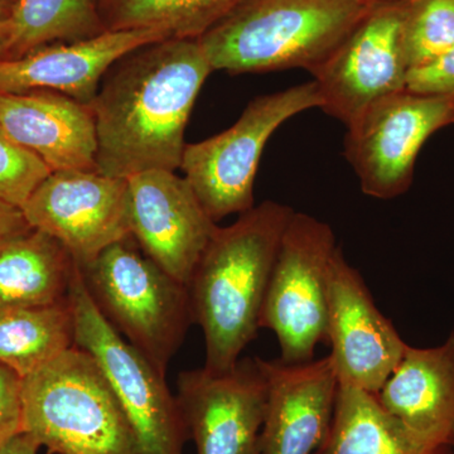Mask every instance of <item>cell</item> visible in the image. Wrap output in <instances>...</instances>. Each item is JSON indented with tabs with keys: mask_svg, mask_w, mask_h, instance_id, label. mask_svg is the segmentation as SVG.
<instances>
[{
	"mask_svg": "<svg viewBox=\"0 0 454 454\" xmlns=\"http://www.w3.org/2000/svg\"><path fill=\"white\" fill-rule=\"evenodd\" d=\"M211 73L199 40L190 38L155 42L119 59L91 104L98 172L128 179L181 168L188 119Z\"/></svg>",
	"mask_w": 454,
	"mask_h": 454,
	"instance_id": "cell-1",
	"label": "cell"
},
{
	"mask_svg": "<svg viewBox=\"0 0 454 454\" xmlns=\"http://www.w3.org/2000/svg\"><path fill=\"white\" fill-rule=\"evenodd\" d=\"M294 210L265 201L217 227L193 271V322L206 342L205 369L223 372L256 337L260 313L284 231Z\"/></svg>",
	"mask_w": 454,
	"mask_h": 454,
	"instance_id": "cell-2",
	"label": "cell"
},
{
	"mask_svg": "<svg viewBox=\"0 0 454 454\" xmlns=\"http://www.w3.org/2000/svg\"><path fill=\"white\" fill-rule=\"evenodd\" d=\"M372 8L356 0H244L199 42L214 71L310 74Z\"/></svg>",
	"mask_w": 454,
	"mask_h": 454,
	"instance_id": "cell-3",
	"label": "cell"
},
{
	"mask_svg": "<svg viewBox=\"0 0 454 454\" xmlns=\"http://www.w3.org/2000/svg\"><path fill=\"white\" fill-rule=\"evenodd\" d=\"M22 419L51 454H138L106 373L76 346L22 379Z\"/></svg>",
	"mask_w": 454,
	"mask_h": 454,
	"instance_id": "cell-4",
	"label": "cell"
},
{
	"mask_svg": "<svg viewBox=\"0 0 454 454\" xmlns=\"http://www.w3.org/2000/svg\"><path fill=\"white\" fill-rule=\"evenodd\" d=\"M80 270L106 321L166 376L193 322L188 286L140 252L133 236Z\"/></svg>",
	"mask_w": 454,
	"mask_h": 454,
	"instance_id": "cell-5",
	"label": "cell"
},
{
	"mask_svg": "<svg viewBox=\"0 0 454 454\" xmlns=\"http://www.w3.org/2000/svg\"><path fill=\"white\" fill-rule=\"evenodd\" d=\"M319 106L315 82L262 95L229 129L184 146L179 169L215 223L254 207V184L269 139L293 116Z\"/></svg>",
	"mask_w": 454,
	"mask_h": 454,
	"instance_id": "cell-6",
	"label": "cell"
},
{
	"mask_svg": "<svg viewBox=\"0 0 454 454\" xmlns=\"http://www.w3.org/2000/svg\"><path fill=\"white\" fill-rule=\"evenodd\" d=\"M68 300L74 319V346L98 361L121 403L138 454H184L190 438L177 397L164 375L128 342L98 310L80 268Z\"/></svg>",
	"mask_w": 454,
	"mask_h": 454,
	"instance_id": "cell-7",
	"label": "cell"
},
{
	"mask_svg": "<svg viewBox=\"0 0 454 454\" xmlns=\"http://www.w3.org/2000/svg\"><path fill=\"white\" fill-rule=\"evenodd\" d=\"M336 245L328 223L303 212L284 231L260 313V328L276 333L280 360L309 363L327 340L328 291Z\"/></svg>",
	"mask_w": 454,
	"mask_h": 454,
	"instance_id": "cell-8",
	"label": "cell"
},
{
	"mask_svg": "<svg viewBox=\"0 0 454 454\" xmlns=\"http://www.w3.org/2000/svg\"><path fill=\"white\" fill-rule=\"evenodd\" d=\"M454 124V97L395 92L376 101L348 125L345 157L361 191L378 200L403 195L413 184L427 140Z\"/></svg>",
	"mask_w": 454,
	"mask_h": 454,
	"instance_id": "cell-9",
	"label": "cell"
},
{
	"mask_svg": "<svg viewBox=\"0 0 454 454\" xmlns=\"http://www.w3.org/2000/svg\"><path fill=\"white\" fill-rule=\"evenodd\" d=\"M404 2L375 5L336 50L310 73L322 112L348 127L367 107L406 89L403 51Z\"/></svg>",
	"mask_w": 454,
	"mask_h": 454,
	"instance_id": "cell-10",
	"label": "cell"
},
{
	"mask_svg": "<svg viewBox=\"0 0 454 454\" xmlns=\"http://www.w3.org/2000/svg\"><path fill=\"white\" fill-rule=\"evenodd\" d=\"M20 210L29 226L64 245L79 268L131 236L128 179L98 170L51 172Z\"/></svg>",
	"mask_w": 454,
	"mask_h": 454,
	"instance_id": "cell-11",
	"label": "cell"
},
{
	"mask_svg": "<svg viewBox=\"0 0 454 454\" xmlns=\"http://www.w3.org/2000/svg\"><path fill=\"white\" fill-rule=\"evenodd\" d=\"M267 393L258 357L223 372H179L176 397L197 454H260Z\"/></svg>",
	"mask_w": 454,
	"mask_h": 454,
	"instance_id": "cell-12",
	"label": "cell"
},
{
	"mask_svg": "<svg viewBox=\"0 0 454 454\" xmlns=\"http://www.w3.org/2000/svg\"><path fill=\"white\" fill-rule=\"evenodd\" d=\"M130 234L140 250L188 286L217 223L184 177L164 169L128 178Z\"/></svg>",
	"mask_w": 454,
	"mask_h": 454,
	"instance_id": "cell-13",
	"label": "cell"
},
{
	"mask_svg": "<svg viewBox=\"0 0 454 454\" xmlns=\"http://www.w3.org/2000/svg\"><path fill=\"white\" fill-rule=\"evenodd\" d=\"M327 345L339 385L378 394L404 355L406 343L373 301L340 249L328 291Z\"/></svg>",
	"mask_w": 454,
	"mask_h": 454,
	"instance_id": "cell-14",
	"label": "cell"
},
{
	"mask_svg": "<svg viewBox=\"0 0 454 454\" xmlns=\"http://www.w3.org/2000/svg\"><path fill=\"white\" fill-rule=\"evenodd\" d=\"M267 406L260 454H317L333 426L339 380L330 355L301 364L262 360Z\"/></svg>",
	"mask_w": 454,
	"mask_h": 454,
	"instance_id": "cell-15",
	"label": "cell"
},
{
	"mask_svg": "<svg viewBox=\"0 0 454 454\" xmlns=\"http://www.w3.org/2000/svg\"><path fill=\"white\" fill-rule=\"evenodd\" d=\"M168 38L154 29H127L47 44L20 59L0 62V94L52 90L91 106L107 71L119 59Z\"/></svg>",
	"mask_w": 454,
	"mask_h": 454,
	"instance_id": "cell-16",
	"label": "cell"
},
{
	"mask_svg": "<svg viewBox=\"0 0 454 454\" xmlns=\"http://www.w3.org/2000/svg\"><path fill=\"white\" fill-rule=\"evenodd\" d=\"M0 122L51 172L98 170L97 119L90 106L52 90L0 94Z\"/></svg>",
	"mask_w": 454,
	"mask_h": 454,
	"instance_id": "cell-17",
	"label": "cell"
},
{
	"mask_svg": "<svg viewBox=\"0 0 454 454\" xmlns=\"http://www.w3.org/2000/svg\"><path fill=\"white\" fill-rule=\"evenodd\" d=\"M381 408L418 441L450 446L454 427V333L433 348L406 346L402 360L375 394Z\"/></svg>",
	"mask_w": 454,
	"mask_h": 454,
	"instance_id": "cell-18",
	"label": "cell"
},
{
	"mask_svg": "<svg viewBox=\"0 0 454 454\" xmlns=\"http://www.w3.org/2000/svg\"><path fill=\"white\" fill-rule=\"evenodd\" d=\"M77 269L64 245L41 230L5 238L0 241V309L66 300Z\"/></svg>",
	"mask_w": 454,
	"mask_h": 454,
	"instance_id": "cell-19",
	"label": "cell"
},
{
	"mask_svg": "<svg viewBox=\"0 0 454 454\" xmlns=\"http://www.w3.org/2000/svg\"><path fill=\"white\" fill-rule=\"evenodd\" d=\"M317 454H453L452 447L418 441L373 394L339 385L333 426Z\"/></svg>",
	"mask_w": 454,
	"mask_h": 454,
	"instance_id": "cell-20",
	"label": "cell"
},
{
	"mask_svg": "<svg viewBox=\"0 0 454 454\" xmlns=\"http://www.w3.org/2000/svg\"><path fill=\"white\" fill-rule=\"evenodd\" d=\"M74 346L68 300L40 307L0 309V365L26 378Z\"/></svg>",
	"mask_w": 454,
	"mask_h": 454,
	"instance_id": "cell-21",
	"label": "cell"
},
{
	"mask_svg": "<svg viewBox=\"0 0 454 454\" xmlns=\"http://www.w3.org/2000/svg\"><path fill=\"white\" fill-rule=\"evenodd\" d=\"M244 0H98L106 31L154 29L199 40Z\"/></svg>",
	"mask_w": 454,
	"mask_h": 454,
	"instance_id": "cell-22",
	"label": "cell"
},
{
	"mask_svg": "<svg viewBox=\"0 0 454 454\" xmlns=\"http://www.w3.org/2000/svg\"><path fill=\"white\" fill-rule=\"evenodd\" d=\"M11 23L8 59L47 44L86 40L106 31L98 0H18Z\"/></svg>",
	"mask_w": 454,
	"mask_h": 454,
	"instance_id": "cell-23",
	"label": "cell"
},
{
	"mask_svg": "<svg viewBox=\"0 0 454 454\" xmlns=\"http://www.w3.org/2000/svg\"><path fill=\"white\" fill-rule=\"evenodd\" d=\"M403 51L409 71L454 46V0H405Z\"/></svg>",
	"mask_w": 454,
	"mask_h": 454,
	"instance_id": "cell-24",
	"label": "cell"
},
{
	"mask_svg": "<svg viewBox=\"0 0 454 454\" xmlns=\"http://www.w3.org/2000/svg\"><path fill=\"white\" fill-rule=\"evenodd\" d=\"M51 169L9 137L0 122V200L22 207Z\"/></svg>",
	"mask_w": 454,
	"mask_h": 454,
	"instance_id": "cell-25",
	"label": "cell"
},
{
	"mask_svg": "<svg viewBox=\"0 0 454 454\" xmlns=\"http://www.w3.org/2000/svg\"><path fill=\"white\" fill-rule=\"evenodd\" d=\"M406 89L418 94L454 97V46L429 64L409 71Z\"/></svg>",
	"mask_w": 454,
	"mask_h": 454,
	"instance_id": "cell-26",
	"label": "cell"
},
{
	"mask_svg": "<svg viewBox=\"0 0 454 454\" xmlns=\"http://www.w3.org/2000/svg\"><path fill=\"white\" fill-rule=\"evenodd\" d=\"M23 433L22 378L0 365V447Z\"/></svg>",
	"mask_w": 454,
	"mask_h": 454,
	"instance_id": "cell-27",
	"label": "cell"
},
{
	"mask_svg": "<svg viewBox=\"0 0 454 454\" xmlns=\"http://www.w3.org/2000/svg\"><path fill=\"white\" fill-rule=\"evenodd\" d=\"M28 229H31V226L27 223L22 210L0 200V241Z\"/></svg>",
	"mask_w": 454,
	"mask_h": 454,
	"instance_id": "cell-28",
	"label": "cell"
},
{
	"mask_svg": "<svg viewBox=\"0 0 454 454\" xmlns=\"http://www.w3.org/2000/svg\"><path fill=\"white\" fill-rule=\"evenodd\" d=\"M38 450L40 446L31 435L20 433L0 447V454H38Z\"/></svg>",
	"mask_w": 454,
	"mask_h": 454,
	"instance_id": "cell-29",
	"label": "cell"
},
{
	"mask_svg": "<svg viewBox=\"0 0 454 454\" xmlns=\"http://www.w3.org/2000/svg\"><path fill=\"white\" fill-rule=\"evenodd\" d=\"M12 44L11 20H0V62L9 59Z\"/></svg>",
	"mask_w": 454,
	"mask_h": 454,
	"instance_id": "cell-30",
	"label": "cell"
},
{
	"mask_svg": "<svg viewBox=\"0 0 454 454\" xmlns=\"http://www.w3.org/2000/svg\"><path fill=\"white\" fill-rule=\"evenodd\" d=\"M18 0H0V20H11Z\"/></svg>",
	"mask_w": 454,
	"mask_h": 454,
	"instance_id": "cell-31",
	"label": "cell"
},
{
	"mask_svg": "<svg viewBox=\"0 0 454 454\" xmlns=\"http://www.w3.org/2000/svg\"><path fill=\"white\" fill-rule=\"evenodd\" d=\"M358 3L369 5V7H375V5L387 4V3L402 2V0H356Z\"/></svg>",
	"mask_w": 454,
	"mask_h": 454,
	"instance_id": "cell-32",
	"label": "cell"
},
{
	"mask_svg": "<svg viewBox=\"0 0 454 454\" xmlns=\"http://www.w3.org/2000/svg\"><path fill=\"white\" fill-rule=\"evenodd\" d=\"M450 447H452L453 454H454V427L452 432V438H450Z\"/></svg>",
	"mask_w": 454,
	"mask_h": 454,
	"instance_id": "cell-33",
	"label": "cell"
}]
</instances>
